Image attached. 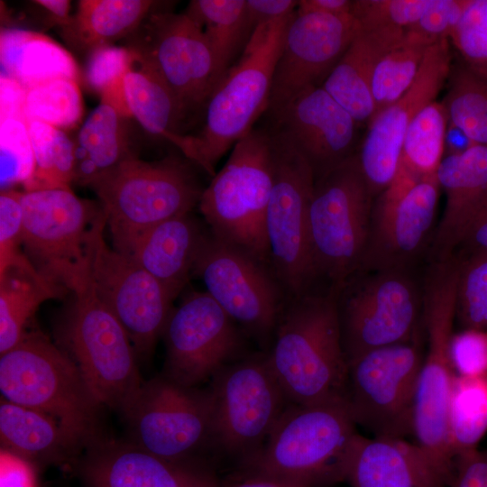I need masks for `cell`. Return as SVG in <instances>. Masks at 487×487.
Here are the masks:
<instances>
[{
  "instance_id": "obj_1",
  "label": "cell",
  "mask_w": 487,
  "mask_h": 487,
  "mask_svg": "<svg viewBox=\"0 0 487 487\" xmlns=\"http://www.w3.org/2000/svg\"><path fill=\"white\" fill-rule=\"evenodd\" d=\"M273 336L268 360L289 403L345 401L348 363L336 289L289 299Z\"/></svg>"
},
{
  "instance_id": "obj_42",
  "label": "cell",
  "mask_w": 487,
  "mask_h": 487,
  "mask_svg": "<svg viewBox=\"0 0 487 487\" xmlns=\"http://www.w3.org/2000/svg\"><path fill=\"white\" fill-rule=\"evenodd\" d=\"M460 259L456 310L464 328L487 331V251H476Z\"/></svg>"
},
{
  "instance_id": "obj_39",
  "label": "cell",
  "mask_w": 487,
  "mask_h": 487,
  "mask_svg": "<svg viewBox=\"0 0 487 487\" xmlns=\"http://www.w3.org/2000/svg\"><path fill=\"white\" fill-rule=\"evenodd\" d=\"M448 115L443 103L426 106L409 126L400 163L421 178L436 174L445 155V135Z\"/></svg>"
},
{
  "instance_id": "obj_43",
  "label": "cell",
  "mask_w": 487,
  "mask_h": 487,
  "mask_svg": "<svg viewBox=\"0 0 487 487\" xmlns=\"http://www.w3.org/2000/svg\"><path fill=\"white\" fill-rule=\"evenodd\" d=\"M1 190L24 184L34 169L28 122L22 118L0 121Z\"/></svg>"
},
{
  "instance_id": "obj_32",
  "label": "cell",
  "mask_w": 487,
  "mask_h": 487,
  "mask_svg": "<svg viewBox=\"0 0 487 487\" xmlns=\"http://www.w3.org/2000/svg\"><path fill=\"white\" fill-rule=\"evenodd\" d=\"M158 2L150 0H80L70 22L61 28L67 44L87 51L128 38Z\"/></svg>"
},
{
  "instance_id": "obj_23",
  "label": "cell",
  "mask_w": 487,
  "mask_h": 487,
  "mask_svg": "<svg viewBox=\"0 0 487 487\" xmlns=\"http://www.w3.org/2000/svg\"><path fill=\"white\" fill-rule=\"evenodd\" d=\"M270 114V130L305 159L315 180L356 153L359 124L321 86L304 89Z\"/></svg>"
},
{
  "instance_id": "obj_2",
  "label": "cell",
  "mask_w": 487,
  "mask_h": 487,
  "mask_svg": "<svg viewBox=\"0 0 487 487\" xmlns=\"http://www.w3.org/2000/svg\"><path fill=\"white\" fill-rule=\"evenodd\" d=\"M0 392L57 420L84 450L105 436L104 406L68 354L39 332L0 354Z\"/></svg>"
},
{
  "instance_id": "obj_20",
  "label": "cell",
  "mask_w": 487,
  "mask_h": 487,
  "mask_svg": "<svg viewBox=\"0 0 487 487\" xmlns=\"http://www.w3.org/2000/svg\"><path fill=\"white\" fill-rule=\"evenodd\" d=\"M237 325L207 291H191L171 309L162 332L164 375L188 387L212 379L242 346Z\"/></svg>"
},
{
  "instance_id": "obj_54",
  "label": "cell",
  "mask_w": 487,
  "mask_h": 487,
  "mask_svg": "<svg viewBox=\"0 0 487 487\" xmlns=\"http://www.w3.org/2000/svg\"><path fill=\"white\" fill-rule=\"evenodd\" d=\"M456 249L464 255L476 251H487V199L465 229Z\"/></svg>"
},
{
  "instance_id": "obj_26",
  "label": "cell",
  "mask_w": 487,
  "mask_h": 487,
  "mask_svg": "<svg viewBox=\"0 0 487 487\" xmlns=\"http://www.w3.org/2000/svg\"><path fill=\"white\" fill-rule=\"evenodd\" d=\"M345 481L351 487H448L415 443L360 434L350 452Z\"/></svg>"
},
{
  "instance_id": "obj_27",
  "label": "cell",
  "mask_w": 487,
  "mask_h": 487,
  "mask_svg": "<svg viewBox=\"0 0 487 487\" xmlns=\"http://www.w3.org/2000/svg\"><path fill=\"white\" fill-rule=\"evenodd\" d=\"M207 234L188 213L147 230L122 253L154 277L175 299L193 273Z\"/></svg>"
},
{
  "instance_id": "obj_38",
  "label": "cell",
  "mask_w": 487,
  "mask_h": 487,
  "mask_svg": "<svg viewBox=\"0 0 487 487\" xmlns=\"http://www.w3.org/2000/svg\"><path fill=\"white\" fill-rule=\"evenodd\" d=\"M34 156L32 176L25 191L69 188L75 179V143L65 131L50 124L28 122Z\"/></svg>"
},
{
  "instance_id": "obj_16",
  "label": "cell",
  "mask_w": 487,
  "mask_h": 487,
  "mask_svg": "<svg viewBox=\"0 0 487 487\" xmlns=\"http://www.w3.org/2000/svg\"><path fill=\"white\" fill-rule=\"evenodd\" d=\"M128 39L127 47L170 88L186 122L204 113L222 76L204 32L185 12L153 9Z\"/></svg>"
},
{
  "instance_id": "obj_36",
  "label": "cell",
  "mask_w": 487,
  "mask_h": 487,
  "mask_svg": "<svg viewBox=\"0 0 487 487\" xmlns=\"http://www.w3.org/2000/svg\"><path fill=\"white\" fill-rule=\"evenodd\" d=\"M431 44L418 33L406 30L402 39L379 60L371 81L374 103L372 119L399 100L412 86Z\"/></svg>"
},
{
  "instance_id": "obj_14",
  "label": "cell",
  "mask_w": 487,
  "mask_h": 487,
  "mask_svg": "<svg viewBox=\"0 0 487 487\" xmlns=\"http://www.w3.org/2000/svg\"><path fill=\"white\" fill-rule=\"evenodd\" d=\"M106 225L103 210L86 241L89 285L124 328L138 359L147 358L162 335L174 299L135 261L107 244Z\"/></svg>"
},
{
  "instance_id": "obj_51",
  "label": "cell",
  "mask_w": 487,
  "mask_h": 487,
  "mask_svg": "<svg viewBox=\"0 0 487 487\" xmlns=\"http://www.w3.org/2000/svg\"><path fill=\"white\" fill-rule=\"evenodd\" d=\"M298 5L295 0H245L248 27L253 32L262 24L293 14Z\"/></svg>"
},
{
  "instance_id": "obj_48",
  "label": "cell",
  "mask_w": 487,
  "mask_h": 487,
  "mask_svg": "<svg viewBox=\"0 0 487 487\" xmlns=\"http://www.w3.org/2000/svg\"><path fill=\"white\" fill-rule=\"evenodd\" d=\"M450 355L455 375L476 377L487 374V331L463 328L454 333Z\"/></svg>"
},
{
  "instance_id": "obj_13",
  "label": "cell",
  "mask_w": 487,
  "mask_h": 487,
  "mask_svg": "<svg viewBox=\"0 0 487 487\" xmlns=\"http://www.w3.org/2000/svg\"><path fill=\"white\" fill-rule=\"evenodd\" d=\"M420 338L371 350L348 363L345 406L355 425L373 437L405 439L413 434L425 353Z\"/></svg>"
},
{
  "instance_id": "obj_12",
  "label": "cell",
  "mask_w": 487,
  "mask_h": 487,
  "mask_svg": "<svg viewBox=\"0 0 487 487\" xmlns=\"http://www.w3.org/2000/svg\"><path fill=\"white\" fill-rule=\"evenodd\" d=\"M131 443L170 462L205 471L197 455L216 445L208 391L164 374L144 381L123 415Z\"/></svg>"
},
{
  "instance_id": "obj_30",
  "label": "cell",
  "mask_w": 487,
  "mask_h": 487,
  "mask_svg": "<svg viewBox=\"0 0 487 487\" xmlns=\"http://www.w3.org/2000/svg\"><path fill=\"white\" fill-rule=\"evenodd\" d=\"M124 90L131 117L146 132L176 146L187 158L189 142L188 134L183 132L186 121L160 75L136 57L124 78Z\"/></svg>"
},
{
  "instance_id": "obj_15",
  "label": "cell",
  "mask_w": 487,
  "mask_h": 487,
  "mask_svg": "<svg viewBox=\"0 0 487 487\" xmlns=\"http://www.w3.org/2000/svg\"><path fill=\"white\" fill-rule=\"evenodd\" d=\"M274 157L273 185L265 217L271 269L289 299L311 291L315 281L308 236L313 172L305 159L267 129Z\"/></svg>"
},
{
  "instance_id": "obj_53",
  "label": "cell",
  "mask_w": 487,
  "mask_h": 487,
  "mask_svg": "<svg viewBox=\"0 0 487 487\" xmlns=\"http://www.w3.org/2000/svg\"><path fill=\"white\" fill-rule=\"evenodd\" d=\"M32 471L26 462L2 450L1 487H32Z\"/></svg>"
},
{
  "instance_id": "obj_7",
  "label": "cell",
  "mask_w": 487,
  "mask_h": 487,
  "mask_svg": "<svg viewBox=\"0 0 487 487\" xmlns=\"http://www.w3.org/2000/svg\"><path fill=\"white\" fill-rule=\"evenodd\" d=\"M273 174L271 135L267 129H253L234 145L198 202L212 235L270 268L265 217Z\"/></svg>"
},
{
  "instance_id": "obj_5",
  "label": "cell",
  "mask_w": 487,
  "mask_h": 487,
  "mask_svg": "<svg viewBox=\"0 0 487 487\" xmlns=\"http://www.w3.org/2000/svg\"><path fill=\"white\" fill-rule=\"evenodd\" d=\"M294 13L253 31L238 60L210 96L201 130L189 134L188 160L210 176L216 174L219 159L268 111L275 67Z\"/></svg>"
},
{
  "instance_id": "obj_35",
  "label": "cell",
  "mask_w": 487,
  "mask_h": 487,
  "mask_svg": "<svg viewBox=\"0 0 487 487\" xmlns=\"http://www.w3.org/2000/svg\"><path fill=\"white\" fill-rule=\"evenodd\" d=\"M185 14L204 32L223 78L253 33L246 20L245 0H193Z\"/></svg>"
},
{
  "instance_id": "obj_45",
  "label": "cell",
  "mask_w": 487,
  "mask_h": 487,
  "mask_svg": "<svg viewBox=\"0 0 487 487\" xmlns=\"http://www.w3.org/2000/svg\"><path fill=\"white\" fill-rule=\"evenodd\" d=\"M431 3L432 0H353L351 14L359 30L382 27L408 30Z\"/></svg>"
},
{
  "instance_id": "obj_9",
  "label": "cell",
  "mask_w": 487,
  "mask_h": 487,
  "mask_svg": "<svg viewBox=\"0 0 487 487\" xmlns=\"http://www.w3.org/2000/svg\"><path fill=\"white\" fill-rule=\"evenodd\" d=\"M58 341L104 408L123 417L144 381L127 333L89 282L73 294L59 326Z\"/></svg>"
},
{
  "instance_id": "obj_47",
  "label": "cell",
  "mask_w": 487,
  "mask_h": 487,
  "mask_svg": "<svg viewBox=\"0 0 487 487\" xmlns=\"http://www.w3.org/2000/svg\"><path fill=\"white\" fill-rule=\"evenodd\" d=\"M134 52L127 46L107 44L88 52L83 78L87 86L101 95L115 82L124 79L135 61Z\"/></svg>"
},
{
  "instance_id": "obj_3",
  "label": "cell",
  "mask_w": 487,
  "mask_h": 487,
  "mask_svg": "<svg viewBox=\"0 0 487 487\" xmlns=\"http://www.w3.org/2000/svg\"><path fill=\"white\" fill-rule=\"evenodd\" d=\"M356 425L344 400L289 403L260 451L253 472L289 487H325L345 480Z\"/></svg>"
},
{
  "instance_id": "obj_52",
  "label": "cell",
  "mask_w": 487,
  "mask_h": 487,
  "mask_svg": "<svg viewBox=\"0 0 487 487\" xmlns=\"http://www.w3.org/2000/svg\"><path fill=\"white\" fill-rule=\"evenodd\" d=\"M26 88L15 79L1 74L0 77V115L1 120L8 118L25 119L23 106Z\"/></svg>"
},
{
  "instance_id": "obj_56",
  "label": "cell",
  "mask_w": 487,
  "mask_h": 487,
  "mask_svg": "<svg viewBox=\"0 0 487 487\" xmlns=\"http://www.w3.org/2000/svg\"><path fill=\"white\" fill-rule=\"evenodd\" d=\"M475 144L463 130L448 121L445 135V155L462 153Z\"/></svg>"
},
{
  "instance_id": "obj_44",
  "label": "cell",
  "mask_w": 487,
  "mask_h": 487,
  "mask_svg": "<svg viewBox=\"0 0 487 487\" xmlns=\"http://www.w3.org/2000/svg\"><path fill=\"white\" fill-rule=\"evenodd\" d=\"M450 40L464 64L487 78V0H470Z\"/></svg>"
},
{
  "instance_id": "obj_34",
  "label": "cell",
  "mask_w": 487,
  "mask_h": 487,
  "mask_svg": "<svg viewBox=\"0 0 487 487\" xmlns=\"http://www.w3.org/2000/svg\"><path fill=\"white\" fill-rule=\"evenodd\" d=\"M65 292L33 265L0 273V354L23 338L28 323L44 301Z\"/></svg>"
},
{
  "instance_id": "obj_58",
  "label": "cell",
  "mask_w": 487,
  "mask_h": 487,
  "mask_svg": "<svg viewBox=\"0 0 487 487\" xmlns=\"http://www.w3.org/2000/svg\"><path fill=\"white\" fill-rule=\"evenodd\" d=\"M226 487H289V485L266 476L264 474L253 472L249 476L236 480Z\"/></svg>"
},
{
  "instance_id": "obj_37",
  "label": "cell",
  "mask_w": 487,
  "mask_h": 487,
  "mask_svg": "<svg viewBox=\"0 0 487 487\" xmlns=\"http://www.w3.org/2000/svg\"><path fill=\"white\" fill-rule=\"evenodd\" d=\"M448 433L454 459L477 448L487 433V374L455 376L449 401Z\"/></svg>"
},
{
  "instance_id": "obj_40",
  "label": "cell",
  "mask_w": 487,
  "mask_h": 487,
  "mask_svg": "<svg viewBox=\"0 0 487 487\" xmlns=\"http://www.w3.org/2000/svg\"><path fill=\"white\" fill-rule=\"evenodd\" d=\"M448 83L442 103L449 121L477 144L487 145V78L463 63L451 66Z\"/></svg>"
},
{
  "instance_id": "obj_4",
  "label": "cell",
  "mask_w": 487,
  "mask_h": 487,
  "mask_svg": "<svg viewBox=\"0 0 487 487\" xmlns=\"http://www.w3.org/2000/svg\"><path fill=\"white\" fill-rule=\"evenodd\" d=\"M460 260L433 262L425 283L422 324L427 339L413 415L415 444L449 485L455 459L449 446L448 409L453 381L454 335Z\"/></svg>"
},
{
  "instance_id": "obj_6",
  "label": "cell",
  "mask_w": 487,
  "mask_h": 487,
  "mask_svg": "<svg viewBox=\"0 0 487 487\" xmlns=\"http://www.w3.org/2000/svg\"><path fill=\"white\" fill-rule=\"evenodd\" d=\"M106 217L113 247L124 253L147 230L188 214L204 189L180 159H127L87 184Z\"/></svg>"
},
{
  "instance_id": "obj_25",
  "label": "cell",
  "mask_w": 487,
  "mask_h": 487,
  "mask_svg": "<svg viewBox=\"0 0 487 487\" xmlns=\"http://www.w3.org/2000/svg\"><path fill=\"white\" fill-rule=\"evenodd\" d=\"M436 178L446 203L432 239L433 262L455 253L465 229L487 199V145L475 144L462 153L445 155Z\"/></svg>"
},
{
  "instance_id": "obj_21",
  "label": "cell",
  "mask_w": 487,
  "mask_h": 487,
  "mask_svg": "<svg viewBox=\"0 0 487 487\" xmlns=\"http://www.w3.org/2000/svg\"><path fill=\"white\" fill-rule=\"evenodd\" d=\"M358 32L352 14L295 11L284 33L267 112L309 87L321 86Z\"/></svg>"
},
{
  "instance_id": "obj_19",
  "label": "cell",
  "mask_w": 487,
  "mask_h": 487,
  "mask_svg": "<svg viewBox=\"0 0 487 487\" xmlns=\"http://www.w3.org/2000/svg\"><path fill=\"white\" fill-rule=\"evenodd\" d=\"M436 174L419 178L400 166L373 204L359 271L408 270L430 236L439 197Z\"/></svg>"
},
{
  "instance_id": "obj_41",
  "label": "cell",
  "mask_w": 487,
  "mask_h": 487,
  "mask_svg": "<svg viewBox=\"0 0 487 487\" xmlns=\"http://www.w3.org/2000/svg\"><path fill=\"white\" fill-rule=\"evenodd\" d=\"M23 113L27 122L38 121L63 131L75 127L83 115L78 81L55 78L26 89Z\"/></svg>"
},
{
  "instance_id": "obj_22",
  "label": "cell",
  "mask_w": 487,
  "mask_h": 487,
  "mask_svg": "<svg viewBox=\"0 0 487 487\" xmlns=\"http://www.w3.org/2000/svg\"><path fill=\"white\" fill-rule=\"evenodd\" d=\"M450 69L449 40L431 44L409 90L367 124L357 155L373 197L382 193L393 180L409 126L421 109L436 100Z\"/></svg>"
},
{
  "instance_id": "obj_57",
  "label": "cell",
  "mask_w": 487,
  "mask_h": 487,
  "mask_svg": "<svg viewBox=\"0 0 487 487\" xmlns=\"http://www.w3.org/2000/svg\"><path fill=\"white\" fill-rule=\"evenodd\" d=\"M33 4L41 6L48 14L50 23L59 25L60 28L66 26L71 20L69 14L70 2L67 0H36Z\"/></svg>"
},
{
  "instance_id": "obj_8",
  "label": "cell",
  "mask_w": 487,
  "mask_h": 487,
  "mask_svg": "<svg viewBox=\"0 0 487 487\" xmlns=\"http://www.w3.org/2000/svg\"><path fill=\"white\" fill-rule=\"evenodd\" d=\"M373 195L357 152L314 182L308 236L315 280L336 289L358 272L372 221Z\"/></svg>"
},
{
  "instance_id": "obj_46",
  "label": "cell",
  "mask_w": 487,
  "mask_h": 487,
  "mask_svg": "<svg viewBox=\"0 0 487 487\" xmlns=\"http://www.w3.org/2000/svg\"><path fill=\"white\" fill-rule=\"evenodd\" d=\"M22 192L0 193V273L11 268L32 265L23 248Z\"/></svg>"
},
{
  "instance_id": "obj_17",
  "label": "cell",
  "mask_w": 487,
  "mask_h": 487,
  "mask_svg": "<svg viewBox=\"0 0 487 487\" xmlns=\"http://www.w3.org/2000/svg\"><path fill=\"white\" fill-rule=\"evenodd\" d=\"M207 391L216 445L249 462L289 404L268 354L226 364L211 379Z\"/></svg>"
},
{
  "instance_id": "obj_24",
  "label": "cell",
  "mask_w": 487,
  "mask_h": 487,
  "mask_svg": "<svg viewBox=\"0 0 487 487\" xmlns=\"http://www.w3.org/2000/svg\"><path fill=\"white\" fill-rule=\"evenodd\" d=\"M72 468L82 487H214L207 472L105 436L85 448Z\"/></svg>"
},
{
  "instance_id": "obj_31",
  "label": "cell",
  "mask_w": 487,
  "mask_h": 487,
  "mask_svg": "<svg viewBox=\"0 0 487 487\" xmlns=\"http://www.w3.org/2000/svg\"><path fill=\"white\" fill-rule=\"evenodd\" d=\"M2 73L26 89L55 78L78 81V67L72 55L49 36L23 29L2 28Z\"/></svg>"
},
{
  "instance_id": "obj_55",
  "label": "cell",
  "mask_w": 487,
  "mask_h": 487,
  "mask_svg": "<svg viewBox=\"0 0 487 487\" xmlns=\"http://www.w3.org/2000/svg\"><path fill=\"white\" fill-rule=\"evenodd\" d=\"M352 5L353 1L351 0H301L299 1L296 11L345 15L351 14Z\"/></svg>"
},
{
  "instance_id": "obj_29",
  "label": "cell",
  "mask_w": 487,
  "mask_h": 487,
  "mask_svg": "<svg viewBox=\"0 0 487 487\" xmlns=\"http://www.w3.org/2000/svg\"><path fill=\"white\" fill-rule=\"evenodd\" d=\"M2 450L32 469L73 464L84 449L54 418L36 409L1 398Z\"/></svg>"
},
{
  "instance_id": "obj_18",
  "label": "cell",
  "mask_w": 487,
  "mask_h": 487,
  "mask_svg": "<svg viewBox=\"0 0 487 487\" xmlns=\"http://www.w3.org/2000/svg\"><path fill=\"white\" fill-rule=\"evenodd\" d=\"M193 274L245 333L264 344L273 336L287 295L268 265L209 232Z\"/></svg>"
},
{
  "instance_id": "obj_11",
  "label": "cell",
  "mask_w": 487,
  "mask_h": 487,
  "mask_svg": "<svg viewBox=\"0 0 487 487\" xmlns=\"http://www.w3.org/2000/svg\"><path fill=\"white\" fill-rule=\"evenodd\" d=\"M23 248L35 269L66 292L88 285L86 241L102 214L100 203L70 188L22 192Z\"/></svg>"
},
{
  "instance_id": "obj_49",
  "label": "cell",
  "mask_w": 487,
  "mask_h": 487,
  "mask_svg": "<svg viewBox=\"0 0 487 487\" xmlns=\"http://www.w3.org/2000/svg\"><path fill=\"white\" fill-rule=\"evenodd\" d=\"M469 3L470 0H432L418 21L408 30L431 43L449 40Z\"/></svg>"
},
{
  "instance_id": "obj_50",
  "label": "cell",
  "mask_w": 487,
  "mask_h": 487,
  "mask_svg": "<svg viewBox=\"0 0 487 487\" xmlns=\"http://www.w3.org/2000/svg\"><path fill=\"white\" fill-rule=\"evenodd\" d=\"M449 487H487V448H473L455 457Z\"/></svg>"
},
{
  "instance_id": "obj_33",
  "label": "cell",
  "mask_w": 487,
  "mask_h": 487,
  "mask_svg": "<svg viewBox=\"0 0 487 487\" xmlns=\"http://www.w3.org/2000/svg\"><path fill=\"white\" fill-rule=\"evenodd\" d=\"M128 119L100 100L84 121L74 141V181L87 185L101 173L136 157L130 147Z\"/></svg>"
},
{
  "instance_id": "obj_28",
  "label": "cell",
  "mask_w": 487,
  "mask_h": 487,
  "mask_svg": "<svg viewBox=\"0 0 487 487\" xmlns=\"http://www.w3.org/2000/svg\"><path fill=\"white\" fill-rule=\"evenodd\" d=\"M405 32L396 27L359 30L321 84L358 124H368L374 114L371 81L377 62Z\"/></svg>"
},
{
  "instance_id": "obj_10",
  "label": "cell",
  "mask_w": 487,
  "mask_h": 487,
  "mask_svg": "<svg viewBox=\"0 0 487 487\" xmlns=\"http://www.w3.org/2000/svg\"><path fill=\"white\" fill-rule=\"evenodd\" d=\"M408 271H358L337 289L348 363L371 350L420 338L423 295Z\"/></svg>"
}]
</instances>
